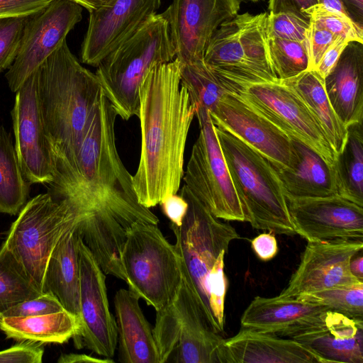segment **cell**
<instances>
[{
  "mask_svg": "<svg viewBox=\"0 0 363 363\" xmlns=\"http://www.w3.org/2000/svg\"><path fill=\"white\" fill-rule=\"evenodd\" d=\"M116 117L103 95L77 156L66 158L52 152L54 179L46 185L48 192L69 206L85 245L104 259L120 257L127 231L135 222L159 223L150 208L139 202L133 175L120 158Z\"/></svg>",
  "mask_w": 363,
  "mask_h": 363,
  "instance_id": "obj_1",
  "label": "cell"
},
{
  "mask_svg": "<svg viewBox=\"0 0 363 363\" xmlns=\"http://www.w3.org/2000/svg\"><path fill=\"white\" fill-rule=\"evenodd\" d=\"M180 67L176 57L156 65L140 85V157L132 179L139 202L148 208L177 194L184 173L186 143L196 106L182 84Z\"/></svg>",
  "mask_w": 363,
  "mask_h": 363,
  "instance_id": "obj_2",
  "label": "cell"
},
{
  "mask_svg": "<svg viewBox=\"0 0 363 363\" xmlns=\"http://www.w3.org/2000/svg\"><path fill=\"white\" fill-rule=\"evenodd\" d=\"M179 194L188 208L180 226L170 224L174 247L181 258L182 272L206 322L221 335L228 290L224 259L230 242L239 235L230 224L213 216L185 185Z\"/></svg>",
  "mask_w": 363,
  "mask_h": 363,
  "instance_id": "obj_3",
  "label": "cell"
},
{
  "mask_svg": "<svg viewBox=\"0 0 363 363\" xmlns=\"http://www.w3.org/2000/svg\"><path fill=\"white\" fill-rule=\"evenodd\" d=\"M38 70V94L51 150L77 156L86 130L104 95L96 74L71 52L67 40Z\"/></svg>",
  "mask_w": 363,
  "mask_h": 363,
  "instance_id": "obj_4",
  "label": "cell"
},
{
  "mask_svg": "<svg viewBox=\"0 0 363 363\" xmlns=\"http://www.w3.org/2000/svg\"><path fill=\"white\" fill-rule=\"evenodd\" d=\"M176 57L168 22L162 13L148 17L96 67L104 95L125 121L138 116L140 89L147 72Z\"/></svg>",
  "mask_w": 363,
  "mask_h": 363,
  "instance_id": "obj_5",
  "label": "cell"
},
{
  "mask_svg": "<svg viewBox=\"0 0 363 363\" xmlns=\"http://www.w3.org/2000/svg\"><path fill=\"white\" fill-rule=\"evenodd\" d=\"M215 128L246 221L257 230L295 235L283 187L272 164L228 131Z\"/></svg>",
  "mask_w": 363,
  "mask_h": 363,
  "instance_id": "obj_6",
  "label": "cell"
},
{
  "mask_svg": "<svg viewBox=\"0 0 363 363\" xmlns=\"http://www.w3.org/2000/svg\"><path fill=\"white\" fill-rule=\"evenodd\" d=\"M267 17V12L238 13L210 39L203 60L229 92L279 80L268 53Z\"/></svg>",
  "mask_w": 363,
  "mask_h": 363,
  "instance_id": "obj_7",
  "label": "cell"
},
{
  "mask_svg": "<svg viewBox=\"0 0 363 363\" xmlns=\"http://www.w3.org/2000/svg\"><path fill=\"white\" fill-rule=\"evenodd\" d=\"M121 262L128 289L155 311L168 304L179 289L181 258L156 224L137 221L131 225Z\"/></svg>",
  "mask_w": 363,
  "mask_h": 363,
  "instance_id": "obj_8",
  "label": "cell"
},
{
  "mask_svg": "<svg viewBox=\"0 0 363 363\" xmlns=\"http://www.w3.org/2000/svg\"><path fill=\"white\" fill-rule=\"evenodd\" d=\"M182 274L174 298L156 311L152 331L160 363H225V339L208 325Z\"/></svg>",
  "mask_w": 363,
  "mask_h": 363,
  "instance_id": "obj_9",
  "label": "cell"
},
{
  "mask_svg": "<svg viewBox=\"0 0 363 363\" xmlns=\"http://www.w3.org/2000/svg\"><path fill=\"white\" fill-rule=\"evenodd\" d=\"M76 224L66 202L49 192L28 200L11 224L4 243L41 293L54 247L61 235Z\"/></svg>",
  "mask_w": 363,
  "mask_h": 363,
  "instance_id": "obj_10",
  "label": "cell"
},
{
  "mask_svg": "<svg viewBox=\"0 0 363 363\" xmlns=\"http://www.w3.org/2000/svg\"><path fill=\"white\" fill-rule=\"evenodd\" d=\"M200 131L184 171V185L216 218L246 221L209 111L197 108Z\"/></svg>",
  "mask_w": 363,
  "mask_h": 363,
  "instance_id": "obj_11",
  "label": "cell"
},
{
  "mask_svg": "<svg viewBox=\"0 0 363 363\" xmlns=\"http://www.w3.org/2000/svg\"><path fill=\"white\" fill-rule=\"evenodd\" d=\"M235 93L291 138L335 166L337 155L323 128L301 97L284 82L247 85Z\"/></svg>",
  "mask_w": 363,
  "mask_h": 363,
  "instance_id": "obj_12",
  "label": "cell"
},
{
  "mask_svg": "<svg viewBox=\"0 0 363 363\" xmlns=\"http://www.w3.org/2000/svg\"><path fill=\"white\" fill-rule=\"evenodd\" d=\"M79 328L72 337L76 348L86 347L112 358L118 344L116 318L109 309L106 274L79 235Z\"/></svg>",
  "mask_w": 363,
  "mask_h": 363,
  "instance_id": "obj_13",
  "label": "cell"
},
{
  "mask_svg": "<svg viewBox=\"0 0 363 363\" xmlns=\"http://www.w3.org/2000/svg\"><path fill=\"white\" fill-rule=\"evenodd\" d=\"M228 131L266 158L275 169H291L296 154L291 138L235 92H225L209 112Z\"/></svg>",
  "mask_w": 363,
  "mask_h": 363,
  "instance_id": "obj_14",
  "label": "cell"
},
{
  "mask_svg": "<svg viewBox=\"0 0 363 363\" xmlns=\"http://www.w3.org/2000/svg\"><path fill=\"white\" fill-rule=\"evenodd\" d=\"M83 6L73 0H52L28 21L18 55L5 74L16 92L66 40L82 18Z\"/></svg>",
  "mask_w": 363,
  "mask_h": 363,
  "instance_id": "obj_15",
  "label": "cell"
},
{
  "mask_svg": "<svg viewBox=\"0 0 363 363\" xmlns=\"http://www.w3.org/2000/svg\"><path fill=\"white\" fill-rule=\"evenodd\" d=\"M11 115L23 177L30 184H49L54 179V160L38 98V70L16 91Z\"/></svg>",
  "mask_w": 363,
  "mask_h": 363,
  "instance_id": "obj_16",
  "label": "cell"
},
{
  "mask_svg": "<svg viewBox=\"0 0 363 363\" xmlns=\"http://www.w3.org/2000/svg\"><path fill=\"white\" fill-rule=\"evenodd\" d=\"M244 0H172L162 13L181 63L203 59L218 27L236 16Z\"/></svg>",
  "mask_w": 363,
  "mask_h": 363,
  "instance_id": "obj_17",
  "label": "cell"
},
{
  "mask_svg": "<svg viewBox=\"0 0 363 363\" xmlns=\"http://www.w3.org/2000/svg\"><path fill=\"white\" fill-rule=\"evenodd\" d=\"M362 249V240L359 239L308 242L298 267L277 296L296 298L360 281L351 273L350 262Z\"/></svg>",
  "mask_w": 363,
  "mask_h": 363,
  "instance_id": "obj_18",
  "label": "cell"
},
{
  "mask_svg": "<svg viewBox=\"0 0 363 363\" xmlns=\"http://www.w3.org/2000/svg\"><path fill=\"white\" fill-rule=\"evenodd\" d=\"M296 234L308 242L363 238V206L338 194L286 198Z\"/></svg>",
  "mask_w": 363,
  "mask_h": 363,
  "instance_id": "obj_19",
  "label": "cell"
},
{
  "mask_svg": "<svg viewBox=\"0 0 363 363\" xmlns=\"http://www.w3.org/2000/svg\"><path fill=\"white\" fill-rule=\"evenodd\" d=\"M161 3L162 0H112L89 11L81 47L82 62L96 67L148 17L157 13Z\"/></svg>",
  "mask_w": 363,
  "mask_h": 363,
  "instance_id": "obj_20",
  "label": "cell"
},
{
  "mask_svg": "<svg viewBox=\"0 0 363 363\" xmlns=\"http://www.w3.org/2000/svg\"><path fill=\"white\" fill-rule=\"evenodd\" d=\"M324 363H363V320L327 309L315 318L287 332Z\"/></svg>",
  "mask_w": 363,
  "mask_h": 363,
  "instance_id": "obj_21",
  "label": "cell"
},
{
  "mask_svg": "<svg viewBox=\"0 0 363 363\" xmlns=\"http://www.w3.org/2000/svg\"><path fill=\"white\" fill-rule=\"evenodd\" d=\"M225 363H324L298 341L242 328L223 342Z\"/></svg>",
  "mask_w": 363,
  "mask_h": 363,
  "instance_id": "obj_22",
  "label": "cell"
},
{
  "mask_svg": "<svg viewBox=\"0 0 363 363\" xmlns=\"http://www.w3.org/2000/svg\"><path fill=\"white\" fill-rule=\"evenodd\" d=\"M335 112L347 127L363 119L362 44L350 42L337 64L323 79Z\"/></svg>",
  "mask_w": 363,
  "mask_h": 363,
  "instance_id": "obj_23",
  "label": "cell"
},
{
  "mask_svg": "<svg viewBox=\"0 0 363 363\" xmlns=\"http://www.w3.org/2000/svg\"><path fill=\"white\" fill-rule=\"evenodd\" d=\"M132 291L119 289L114 297L118 360L123 363H160L151 325Z\"/></svg>",
  "mask_w": 363,
  "mask_h": 363,
  "instance_id": "obj_24",
  "label": "cell"
},
{
  "mask_svg": "<svg viewBox=\"0 0 363 363\" xmlns=\"http://www.w3.org/2000/svg\"><path fill=\"white\" fill-rule=\"evenodd\" d=\"M329 309L297 298L256 296L244 311L241 327L283 337Z\"/></svg>",
  "mask_w": 363,
  "mask_h": 363,
  "instance_id": "obj_25",
  "label": "cell"
},
{
  "mask_svg": "<svg viewBox=\"0 0 363 363\" xmlns=\"http://www.w3.org/2000/svg\"><path fill=\"white\" fill-rule=\"evenodd\" d=\"M296 162L291 169H275L286 198H316L338 194L335 166H330L316 152L291 138Z\"/></svg>",
  "mask_w": 363,
  "mask_h": 363,
  "instance_id": "obj_26",
  "label": "cell"
},
{
  "mask_svg": "<svg viewBox=\"0 0 363 363\" xmlns=\"http://www.w3.org/2000/svg\"><path fill=\"white\" fill-rule=\"evenodd\" d=\"M79 225L67 229L54 247L46 265L43 291L54 295L78 322L79 306Z\"/></svg>",
  "mask_w": 363,
  "mask_h": 363,
  "instance_id": "obj_27",
  "label": "cell"
},
{
  "mask_svg": "<svg viewBox=\"0 0 363 363\" xmlns=\"http://www.w3.org/2000/svg\"><path fill=\"white\" fill-rule=\"evenodd\" d=\"M304 101L323 128L337 157L347 140V127L339 118L328 99L323 79L314 69H306L281 80Z\"/></svg>",
  "mask_w": 363,
  "mask_h": 363,
  "instance_id": "obj_28",
  "label": "cell"
},
{
  "mask_svg": "<svg viewBox=\"0 0 363 363\" xmlns=\"http://www.w3.org/2000/svg\"><path fill=\"white\" fill-rule=\"evenodd\" d=\"M79 325L67 310L27 317H0V330L7 338L35 342L62 344L72 338Z\"/></svg>",
  "mask_w": 363,
  "mask_h": 363,
  "instance_id": "obj_29",
  "label": "cell"
},
{
  "mask_svg": "<svg viewBox=\"0 0 363 363\" xmlns=\"http://www.w3.org/2000/svg\"><path fill=\"white\" fill-rule=\"evenodd\" d=\"M30 184L23 175L10 134L0 126V213L16 215L26 204Z\"/></svg>",
  "mask_w": 363,
  "mask_h": 363,
  "instance_id": "obj_30",
  "label": "cell"
},
{
  "mask_svg": "<svg viewBox=\"0 0 363 363\" xmlns=\"http://www.w3.org/2000/svg\"><path fill=\"white\" fill-rule=\"evenodd\" d=\"M338 194L363 206V135L362 123L347 126L344 148L335 164Z\"/></svg>",
  "mask_w": 363,
  "mask_h": 363,
  "instance_id": "obj_31",
  "label": "cell"
},
{
  "mask_svg": "<svg viewBox=\"0 0 363 363\" xmlns=\"http://www.w3.org/2000/svg\"><path fill=\"white\" fill-rule=\"evenodd\" d=\"M180 76L196 110L203 108L211 112L228 91L203 59L181 63Z\"/></svg>",
  "mask_w": 363,
  "mask_h": 363,
  "instance_id": "obj_32",
  "label": "cell"
},
{
  "mask_svg": "<svg viewBox=\"0 0 363 363\" xmlns=\"http://www.w3.org/2000/svg\"><path fill=\"white\" fill-rule=\"evenodd\" d=\"M41 294L3 242L0 247V315L14 305Z\"/></svg>",
  "mask_w": 363,
  "mask_h": 363,
  "instance_id": "obj_33",
  "label": "cell"
},
{
  "mask_svg": "<svg viewBox=\"0 0 363 363\" xmlns=\"http://www.w3.org/2000/svg\"><path fill=\"white\" fill-rule=\"evenodd\" d=\"M323 306L348 317L363 320V281L301 294L296 297Z\"/></svg>",
  "mask_w": 363,
  "mask_h": 363,
  "instance_id": "obj_34",
  "label": "cell"
},
{
  "mask_svg": "<svg viewBox=\"0 0 363 363\" xmlns=\"http://www.w3.org/2000/svg\"><path fill=\"white\" fill-rule=\"evenodd\" d=\"M268 53L273 71L284 80L308 69L307 43L278 38H268Z\"/></svg>",
  "mask_w": 363,
  "mask_h": 363,
  "instance_id": "obj_35",
  "label": "cell"
},
{
  "mask_svg": "<svg viewBox=\"0 0 363 363\" xmlns=\"http://www.w3.org/2000/svg\"><path fill=\"white\" fill-rule=\"evenodd\" d=\"M305 13L311 20L334 35L363 44V26L357 24L345 13L320 4L310 7Z\"/></svg>",
  "mask_w": 363,
  "mask_h": 363,
  "instance_id": "obj_36",
  "label": "cell"
},
{
  "mask_svg": "<svg viewBox=\"0 0 363 363\" xmlns=\"http://www.w3.org/2000/svg\"><path fill=\"white\" fill-rule=\"evenodd\" d=\"M309 26L310 18L306 14L295 12L268 13L267 38H278L306 43Z\"/></svg>",
  "mask_w": 363,
  "mask_h": 363,
  "instance_id": "obj_37",
  "label": "cell"
},
{
  "mask_svg": "<svg viewBox=\"0 0 363 363\" xmlns=\"http://www.w3.org/2000/svg\"><path fill=\"white\" fill-rule=\"evenodd\" d=\"M31 16L0 18V72L13 63Z\"/></svg>",
  "mask_w": 363,
  "mask_h": 363,
  "instance_id": "obj_38",
  "label": "cell"
},
{
  "mask_svg": "<svg viewBox=\"0 0 363 363\" xmlns=\"http://www.w3.org/2000/svg\"><path fill=\"white\" fill-rule=\"evenodd\" d=\"M65 310L58 299L49 292L18 303L4 311L0 317H27Z\"/></svg>",
  "mask_w": 363,
  "mask_h": 363,
  "instance_id": "obj_39",
  "label": "cell"
},
{
  "mask_svg": "<svg viewBox=\"0 0 363 363\" xmlns=\"http://www.w3.org/2000/svg\"><path fill=\"white\" fill-rule=\"evenodd\" d=\"M337 36L310 19L306 43L309 59L308 69H315L323 54Z\"/></svg>",
  "mask_w": 363,
  "mask_h": 363,
  "instance_id": "obj_40",
  "label": "cell"
},
{
  "mask_svg": "<svg viewBox=\"0 0 363 363\" xmlns=\"http://www.w3.org/2000/svg\"><path fill=\"white\" fill-rule=\"evenodd\" d=\"M43 344L21 341L0 351V363H40L44 354Z\"/></svg>",
  "mask_w": 363,
  "mask_h": 363,
  "instance_id": "obj_41",
  "label": "cell"
},
{
  "mask_svg": "<svg viewBox=\"0 0 363 363\" xmlns=\"http://www.w3.org/2000/svg\"><path fill=\"white\" fill-rule=\"evenodd\" d=\"M52 0H0V18L26 16L43 10Z\"/></svg>",
  "mask_w": 363,
  "mask_h": 363,
  "instance_id": "obj_42",
  "label": "cell"
},
{
  "mask_svg": "<svg viewBox=\"0 0 363 363\" xmlns=\"http://www.w3.org/2000/svg\"><path fill=\"white\" fill-rule=\"evenodd\" d=\"M349 43L350 41L347 39L337 36L326 50L318 66L314 69L323 79L335 66Z\"/></svg>",
  "mask_w": 363,
  "mask_h": 363,
  "instance_id": "obj_43",
  "label": "cell"
},
{
  "mask_svg": "<svg viewBox=\"0 0 363 363\" xmlns=\"http://www.w3.org/2000/svg\"><path fill=\"white\" fill-rule=\"evenodd\" d=\"M160 204L171 223L180 226L187 211L186 200L180 194H170L164 198Z\"/></svg>",
  "mask_w": 363,
  "mask_h": 363,
  "instance_id": "obj_44",
  "label": "cell"
},
{
  "mask_svg": "<svg viewBox=\"0 0 363 363\" xmlns=\"http://www.w3.org/2000/svg\"><path fill=\"white\" fill-rule=\"evenodd\" d=\"M252 248L257 257L262 261H269L277 254L279 248L273 233H263L251 240Z\"/></svg>",
  "mask_w": 363,
  "mask_h": 363,
  "instance_id": "obj_45",
  "label": "cell"
},
{
  "mask_svg": "<svg viewBox=\"0 0 363 363\" xmlns=\"http://www.w3.org/2000/svg\"><path fill=\"white\" fill-rule=\"evenodd\" d=\"M318 4V0H269V13L295 12L306 14L305 11Z\"/></svg>",
  "mask_w": 363,
  "mask_h": 363,
  "instance_id": "obj_46",
  "label": "cell"
},
{
  "mask_svg": "<svg viewBox=\"0 0 363 363\" xmlns=\"http://www.w3.org/2000/svg\"><path fill=\"white\" fill-rule=\"evenodd\" d=\"M58 363H113L111 358H99L85 354L69 353L62 354L57 359Z\"/></svg>",
  "mask_w": 363,
  "mask_h": 363,
  "instance_id": "obj_47",
  "label": "cell"
},
{
  "mask_svg": "<svg viewBox=\"0 0 363 363\" xmlns=\"http://www.w3.org/2000/svg\"><path fill=\"white\" fill-rule=\"evenodd\" d=\"M347 15L357 24L363 26V0H339Z\"/></svg>",
  "mask_w": 363,
  "mask_h": 363,
  "instance_id": "obj_48",
  "label": "cell"
},
{
  "mask_svg": "<svg viewBox=\"0 0 363 363\" xmlns=\"http://www.w3.org/2000/svg\"><path fill=\"white\" fill-rule=\"evenodd\" d=\"M357 255L350 260V269L353 276L363 281V257L362 255Z\"/></svg>",
  "mask_w": 363,
  "mask_h": 363,
  "instance_id": "obj_49",
  "label": "cell"
},
{
  "mask_svg": "<svg viewBox=\"0 0 363 363\" xmlns=\"http://www.w3.org/2000/svg\"><path fill=\"white\" fill-rule=\"evenodd\" d=\"M318 3L347 15L342 3L339 0H318Z\"/></svg>",
  "mask_w": 363,
  "mask_h": 363,
  "instance_id": "obj_50",
  "label": "cell"
},
{
  "mask_svg": "<svg viewBox=\"0 0 363 363\" xmlns=\"http://www.w3.org/2000/svg\"><path fill=\"white\" fill-rule=\"evenodd\" d=\"M111 1L112 0H86L93 9L106 5Z\"/></svg>",
  "mask_w": 363,
  "mask_h": 363,
  "instance_id": "obj_51",
  "label": "cell"
},
{
  "mask_svg": "<svg viewBox=\"0 0 363 363\" xmlns=\"http://www.w3.org/2000/svg\"><path fill=\"white\" fill-rule=\"evenodd\" d=\"M73 1L79 4L81 6H83V8L88 10L89 12L93 9L92 7L89 5V4L86 1V0H73Z\"/></svg>",
  "mask_w": 363,
  "mask_h": 363,
  "instance_id": "obj_52",
  "label": "cell"
},
{
  "mask_svg": "<svg viewBox=\"0 0 363 363\" xmlns=\"http://www.w3.org/2000/svg\"><path fill=\"white\" fill-rule=\"evenodd\" d=\"M246 1H252V2H257V1H263V0H246Z\"/></svg>",
  "mask_w": 363,
  "mask_h": 363,
  "instance_id": "obj_53",
  "label": "cell"
}]
</instances>
